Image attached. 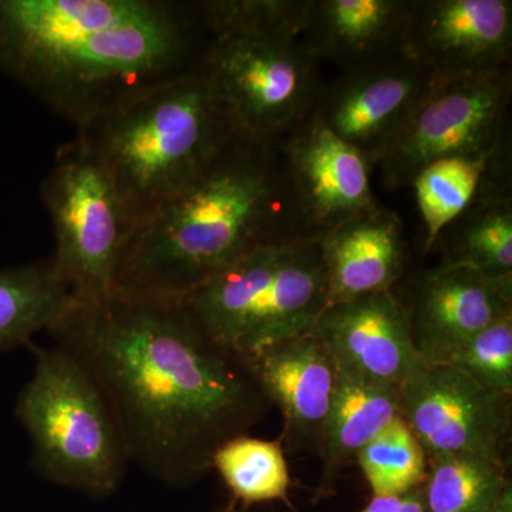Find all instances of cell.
<instances>
[{
	"instance_id": "ac0fdd59",
	"label": "cell",
	"mask_w": 512,
	"mask_h": 512,
	"mask_svg": "<svg viewBox=\"0 0 512 512\" xmlns=\"http://www.w3.org/2000/svg\"><path fill=\"white\" fill-rule=\"evenodd\" d=\"M510 171L511 154H505L466 210L440 232L433 248L443 252V264L466 266L488 278H512Z\"/></svg>"
},
{
	"instance_id": "cb8c5ba5",
	"label": "cell",
	"mask_w": 512,
	"mask_h": 512,
	"mask_svg": "<svg viewBox=\"0 0 512 512\" xmlns=\"http://www.w3.org/2000/svg\"><path fill=\"white\" fill-rule=\"evenodd\" d=\"M373 497L409 493L424 484L427 454L406 421L399 417L356 458Z\"/></svg>"
},
{
	"instance_id": "9a60e30c",
	"label": "cell",
	"mask_w": 512,
	"mask_h": 512,
	"mask_svg": "<svg viewBox=\"0 0 512 512\" xmlns=\"http://www.w3.org/2000/svg\"><path fill=\"white\" fill-rule=\"evenodd\" d=\"M312 332L325 342L339 367L383 386L400 390L424 363L414 346L406 308L393 291L329 305Z\"/></svg>"
},
{
	"instance_id": "83f0119b",
	"label": "cell",
	"mask_w": 512,
	"mask_h": 512,
	"mask_svg": "<svg viewBox=\"0 0 512 512\" xmlns=\"http://www.w3.org/2000/svg\"><path fill=\"white\" fill-rule=\"evenodd\" d=\"M247 510V505L239 503L235 498H231L227 504L222 505L221 508H218V510L214 512H247Z\"/></svg>"
},
{
	"instance_id": "7c38bea8",
	"label": "cell",
	"mask_w": 512,
	"mask_h": 512,
	"mask_svg": "<svg viewBox=\"0 0 512 512\" xmlns=\"http://www.w3.org/2000/svg\"><path fill=\"white\" fill-rule=\"evenodd\" d=\"M286 173L306 234L311 239L379 207L373 164L315 117L282 138Z\"/></svg>"
},
{
	"instance_id": "5b68a950",
	"label": "cell",
	"mask_w": 512,
	"mask_h": 512,
	"mask_svg": "<svg viewBox=\"0 0 512 512\" xmlns=\"http://www.w3.org/2000/svg\"><path fill=\"white\" fill-rule=\"evenodd\" d=\"M35 369L16 402L37 474L90 497H107L126 474V444L109 400L86 363L66 346L36 348Z\"/></svg>"
},
{
	"instance_id": "52a82bcc",
	"label": "cell",
	"mask_w": 512,
	"mask_h": 512,
	"mask_svg": "<svg viewBox=\"0 0 512 512\" xmlns=\"http://www.w3.org/2000/svg\"><path fill=\"white\" fill-rule=\"evenodd\" d=\"M40 195L55 231L53 264L74 301L110 296L131 228L109 174L74 138L57 151Z\"/></svg>"
},
{
	"instance_id": "6da1fadb",
	"label": "cell",
	"mask_w": 512,
	"mask_h": 512,
	"mask_svg": "<svg viewBox=\"0 0 512 512\" xmlns=\"http://www.w3.org/2000/svg\"><path fill=\"white\" fill-rule=\"evenodd\" d=\"M50 333L96 377L130 463L170 487L197 484L222 444L271 412L242 353L212 339L181 299L74 301Z\"/></svg>"
},
{
	"instance_id": "44dd1931",
	"label": "cell",
	"mask_w": 512,
	"mask_h": 512,
	"mask_svg": "<svg viewBox=\"0 0 512 512\" xmlns=\"http://www.w3.org/2000/svg\"><path fill=\"white\" fill-rule=\"evenodd\" d=\"M423 488L427 512H495L512 491L505 461L471 454L427 458Z\"/></svg>"
},
{
	"instance_id": "ffe728a7",
	"label": "cell",
	"mask_w": 512,
	"mask_h": 512,
	"mask_svg": "<svg viewBox=\"0 0 512 512\" xmlns=\"http://www.w3.org/2000/svg\"><path fill=\"white\" fill-rule=\"evenodd\" d=\"M74 303L52 256L0 271V352L29 346L33 336L52 332Z\"/></svg>"
},
{
	"instance_id": "4316f807",
	"label": "cell",
	"mask_w": 512,
	"mask_h": 512,
	"mask_svg": "<svg viewBox=\"0 0 512 512\" xmlns=\"http://www.w3.org/2000/svg\"><path fill=\"white\" fill-rule=\"evenodd\" d=\"M360 512H427L423 485L393 497H373Z\"/></svg>"
},
{
	"instance_id": "4fadbf2b",
	"label": "cell",
	"mask_w": 512,
	"mask_h": 512,
	"mask_svg": "<svg viewBox=\"0 0 512 512\" xmlns=\"http://www.w3.org/2000/svg\"><path fill=\"white\" fill-rule=\"evenodd\" d=\"M242 356L281 413L284 450L319 456L338 384V363L325 342L309 330Z\"/></svg>"
},
{
	"instance_id": "603a6c76",
	"label": "cell",
	"mask_w": 512,
	"mask_h": 512,
	"mask_svg": "<svg viewBox=\"0 0 512 512\" xmlns=\"http://www.w3.org/2000/svg\"><path fill=\"white\" fill-rule=\"evenodd\" d=\"M212 470L220 474L232 498L247 507L288 501L291 476L279 439L262 440L249 434L235 437L218 448Z\"/></svg>"
},
{
	"instance_id": "7a4b0ae2",
	"label": "cell",
	"mask_w": 512,
	"mask_h": 512,
	"mask_svg": "<svg viewBox=\"0 0 512 512\" xmlns=\"http://www.w3.org/2000/svg\"><path fill=\"white\" fill-rule=\"evenodd\" d=\"M197 2L0 0V70L79 127L201 63Z\"/></svg>"
},
{
	"instance_id": "484cf974",
	"label": "cell",
	"mask_w": 512,
	"mask_h": 512,
	"mask_svg": "<svg viewBox=\"0 0 512 512\" xmlns=\"http://www.w3.org/2000/svg\"><path fill=\"white\" fill-rule=\"evenodd\" d=\"M437 365L457 367L488 389L512 396V315L481 330Z\"/></svg>"
},
{
	"instance_id": "5bb4252c",
	"label": "cell",
	"mask_w": 512,
	"mask_h": 512,
	"mask_svg": "<svg viewBox=\"0 0 512 512\" xmlns=\"http://www.w3.org/2000/svg\"><path fill=\"white\" fill-rule=\"evenodd\" d=\"M424 363L444 362L478 332L512 315V278H488L466 266L424 272L404 303Z\"/></svg>"
},
{
	"instance_id": "3957f363",
	"label": "cell",
	"mask_w": 512,
	"mask_h": 512,
	"mask_svg": "<svg viewBox=\"0 0 512 512\" xmlns=\"http://www.w3.org/2000/svg\"><path fill=\"white\" fill-rule=\"evenodd\" d=\"M281 143L235 130L197 177L133 229L114 291L180 301L256 249L311 239Z\"/></svg>"
},
{
	"instance_id": "9c48e42d",
	"label": "cell",
	"mask_w": 512,
	"mask_h": 512,
	"mask_svg": "<svg viewBox=\"0 0 512 512\" xmlns=\"http://www.w3.org/2000/svg\"><path fill=\"white\" fill-rule=\"evenodd\" d=\"M400 406L427 458L471 454L507 463L510 394L488 389L457 367L423 363L400 387Z\"/></svg>"
},
{
	"instance_id": "8992f818",
	"label": "cell",
	"mask_w": 512,
	"mask_h": 512,
	"mask_svg": "<svg viewBox=\"0 0 512 512\" xmlns=\"http://www.w3.org/2000/svg\"><path fill=\"white\" fill-rule=\"evenodd\" d=\"M201 67L235 128L265 140H282L301 126L325 86L299 37L281 33H210Z\"/></svg>"
},
{
	"instance_id": "2e32d148",
	"label": "cell",
	"mask_w": 512,
	"mask_h": 512,
	"mask_svg": "<svg viewBox=\"0 0 512 512\" xmlns=\"http://www.w3.org/2000/svg\"><path fill=\"white\" fill-rule=\"evenodd\" d=\"M413 0H309L299 40L342 73L403 55Z\"/></svg>"
},
{
	"instance_id": "d4e9b609",
	"label": "cell",
	"mask_w": 512,
	"mask_h": 512,
	"mask_svg": "<svg viewBox=\"0 0 512 512\" xmlns=\"http://www.w3.org/2000/svg\"><path fill=\"white\" fill-rule=\"evenodd\" d=\"M309 0H205L197 2L208 35L220 30H256L301 36Z\"/></svg>"
},
{
	"instance_id": "277c9868",
	"label": "cell",
	"mask_w": 512,
	"mask_h": 512,
	"mask_svg": "<svg viewBox=\"0 0 512 512\" xmlns=\"http://www.w3.org/2000/svg\"><path fill=\"white\" fill-rule=\"evenodd\" d=\"M76 128V140L109 174L131 232L197 177L237 130L201 63Z\"/></svg>"
},
{
	"instance_id": "ba28073f",
	"label": "cell",
	"mask_w": 512,
	"mask_h": 512,
	"mask_svg": "<svg viewBox=\"0 0 512 512\" xmlns=\"http://www.w3.org/2000/svg\"><path fill=\"white\" fill-rule=\"evenodd\" d=\"M511 67L434 80L389 147L377 158L390 190L412 187L427 165L448 157H490L511 143Z\"/></svg>"
},
{
	"instance_id": "30bf717a",
	"label": "cell",
	"mask_w": 512,
	"mask_h": 512,
	"mask_svg": "<svg viewBox=\"0 0 512 512\" xmlns=\"http://www.w3.org/2000/svg\"><path fill=\"white\" fill-rule=\"evenodd\" d=\"M406 55L434 80L511 67V0H413Z\"/></svg>"
},
{
	"instance_id": "7402d4cb",
	"label": "cell",
	"mask_w": 512,
	"mask_h": 512,
	"mask_svg": "<svg viewBox=\"0 0 512 512\" xmlns=\"http://www.w3.org/2000/svg\"><path fill=\"white\" fill-rule=\"evenodd\" d=\"M510 151L508 143L490 157L441 158L420 171L412 188L426 227L424 251H431L440 232L474 200L495 161Z\"/></svg>"
},
{
	"instance_id": "f1b7e54d",
	"label": "cell",
	"mask_w": 512,
	"mask_h": 512,
	"mask_svg": "<svg viewBox=\"0 0 512 512\" xmlns=\"http://www.w3.org/2000/svg\"><path fill=\"white\" fill-rule=\"evenodd\" d=\"M495 512H512V491L505 495Z\"/></svg>"
},
{
	"instance_id": "d6986e66",
	"label": "cell",
	"mask_w": 512,
	"mask_h": 512,
	"mask_svg": "<svg viewBox=\"0 0 512 512\" xmlns=\"http://www.w3.org/2000/svg\"><path fill=\"white\" fill-rule=\"evenodd\" d=\"M399 417V389L363 379L338 366V384L320 448L322 473L316 497L333 494L340 474Z\"/></svg>"
},
{
	"instance_id": "e0dca14e",
	"label": "cell",
	"mask_w": 512,
	"mask_h": 512,
	"mask_svg": "<svg viewBox=\"0 0 512 512\" xmlns=\"http://www.w3.org/2000/svg\"><path fill=\"white\" fill-rule=\"evenodd\" d=\"M316 244L328 276L329 305L393 291L406 268L403 222L383 205L330 229Z\"/></svg>"
},
{
	"instance_id": "8fae6325",
	"label": "cell",
	"mask_w": 512,
	"mask_h": 512,
	"mask_svg": "<svg viewBox=\"0 0 512 512\" xmlns=\"http://www.w3.org/2000/svg\"><path fill=\"white\" fill-rule=\"evenodd\" d=\"M433 82L426 67L403 53L323 86L312 116L375 167Z\"/></svg>"
}]
</instances>
